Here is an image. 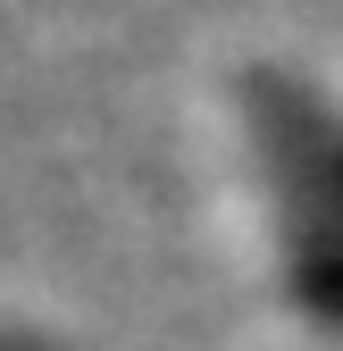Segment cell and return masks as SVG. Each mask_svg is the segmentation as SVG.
Segmentation results:
<instances>
[{"instance_id": "obj_1", "label": "cell", "mask_w": 343, "mask_h": 351, "mask_svg": "<svg viewBox=\"0 0 343 351\" xmlns=\"http://www.w3.org/2000/svg\"><path fill=\"white\" fill-rule=\"evenodd\" d=\"M251 101H260V134L285 159V176L302 193H318V201L343 209V117H327L302 84H276V75L251 84Z\"/></svg>"}]
</instances>
